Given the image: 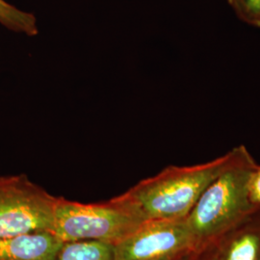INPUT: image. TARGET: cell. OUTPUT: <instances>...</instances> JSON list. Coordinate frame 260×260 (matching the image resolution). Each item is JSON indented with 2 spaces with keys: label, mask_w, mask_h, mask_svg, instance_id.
Returning <instances> with one entry per match:
<instances>
[{
  "label": "cell",
  "mask_w": 260,
  "mask_h": 260,
  "mask_svg": "<svg viewBox=\"0 0 260 260\" xmlns=\"http://www.w3.org/2000/svg\"><path fill=\"white\" fill-rule=\"evenodd\" d=\"M257 166L246 146L233 148L231 163L205 188L186 217L197 251L217 241L260 207L250 196L251 176Z\"/></svg>",
  "instance_id": "1"
},
{
  "label": "cell",
  "mask_w": 260,
  "mask_h": 260,
  "mask_svg": "<svg viewBox=\"0 0 260 260\" xmlns=\"http://www.w3.org/2000/svg\"><path fill=\"white\" fill-rule=\"evenodd\" d=\"M233 157L232 149L202 164L168 166L120 196L136 210L144 223L185 219L205 188L223 172Z\"/></svg>",
  "instance_id": "2"
},
{
  "label": "cell",
  "mask_w": 260,
  "mask_h": 260,
  "mask_svg": "<svg viewBox=\"0 0 260 260\" xmlns=\"http://www.w3.org/2000/svg\"><path fill=\"white\" fill-rule=\"evenodd\" d=\"M144 223L121 196L83 204L58 197L52 233L63 242L96 241L117 245Z\"/></svg>",
  "instance_id": "3"
},
{
  "label": "cell",
  "mask_w": 260,
  "mask_h": 260,
  "mask_svg": "<svg viewBox=\"0 0 260 260\" xmlns=\"http://www.w3.org/2000/svg\"><path fill=\"white\" fill-rule=\"evenodd\" d=\"M57 198L26 175L0 176V240L52 233Z\"/></svg>",
  "instance_id": "4"
},
{
  "label": "cell",
  "mask_w": 260,
  "mask_h": 260,
  "mask_svg": "<svg viewBox=\"0 0 260 260\" xmlns=\"http://www.w3.org/2000/svg\"><path fill=\"white\" fill-rule=\"evenodd\" d=\"M195 251L186 218L149 221L114 246V260H181Z\"/></svg>",
  "instance_id": "5"
},
{
  "label": "cell",
  "mask_w": 260,
  "mask_h": 260,
  "mask_svg": "<svg viewBox=\"0 0 260 260\" xmlns=\"http://www.w3.org/2000/svg\"><path fill=\"white\" fill-rule=\"evenodd\" d=\"M213 244L217 260H260V207Z\"/></svg>",
  "instance_id": "6"
},
{
  "label": "cell",
  "mask_w": 260,
  "mask_h": 260,
  "mask_svg": "<svg viewBox=\"0 0 260 260\" xmlns=\"http://www.w3.org/2000/svg\"><path fill=\"white\" fill-rule=\"evenodd\" d=\"M64 242L51 232L0 240V260H53Z\"/></svg>",
  "instance_id": "7"
},
{
  "label": "cell",
  "mask_w": 260,
  "mask_h": 260,
  "mask_svg": "<svg viewBox=\"0 0 260 260\" xmlns=\"http://www.w3.org/2000/svg\"><path fill=\"white\" fill-rule=\"evenodd\" d=\"M53 260H114V246L96 241L64 242Z\"/></svg>",
  "instance_id": "8"
},
{
  "label": "cell",
  "mask_w": 260,
  "mask_h": 260,
  "mask_svg": "<svg viewBox=\"0 0 260 260\" xmlns=\"http://www.w3.org/2000/svg\"><path fill=\"white\" fill-rule=\"evenodd\" d=\"M0 24L10 31L29 37L39 33L37 19L32 13L18 9L5 0H0Z\"/></svg>",
  "instance_id": "9"
},
{
  "label": "cell",
  "mask_w": 260,
  "mask_h": 260,
  "mask_svg": "<svg viewBox=\"0 0 260 260\" xmlns=\"http://www.w3.org/2000/svg\"><path fill=\"white\" fill-rule=\"evenodd\" d=\"M232 8L243 23L260 29V0H235Z\"/></svg>",
  "instance_id": "10"
},
{
  "label": "cell",
  "mask_w": 260,
  "mask_h": 260,
  "mask_svg": "<svg viewBox=\"0 0 260 260\" xmlns=\"http://www.w3.org/2000/svg\"><path fill=\"white\" fill-rule=\"evenodd\" d=\"M250 196L254 205H260V165L252 174L250 182Z\"/></svg>",
  "instance_id": "11"
},
{
  "label": "cell",
  "mask_w": 260,
  "mask_h": 260,
  "mask_svg": "<svg viewBox=\"0 0 260 260\" xmlns=\"http://www.w3.org/2000/svg\"><path fill=\"white\" fill-rule=\"evenodd\" d=\"M192 260H217L216 250L213 243L204 247L203 249L196 251Z\"/></svg>",
  "instance_id": "12"
},
{
  "label": "cell",
  "mask_w": 260,
  "mask_h": 260,
  "mask_svg": "<svg viewBox=\"0 0 260 260\" xmlns=\"http://www.w3.org/2000/svg\"><path fill=\"white\" fill-rule=\"evenodd\" d=\"M196 252V251H195ZM195 252H194V253H195ZM194 253H192V254H191V255H189V256H187V257H185V258H183V259H181V260H192L193 259V256H194Z\"/></svg>",
  "instance_id": "13"
},
{
  "label": "cell",
  "mask_w": 260,
  "mask_h": 260,
  "mask_svg": "<svg viewBox=\"0 0 260 260\" xmlns=\"http://www.w3.org/2000/svg\"><path fill=\"white\" fill-rule=\"evenodd\" d=\"M226 1H228L229 5H230L231 7H233V3H234V1H235V0H226Z\"/></svg>",
  "instance_id": "14"
}]
</instances>
